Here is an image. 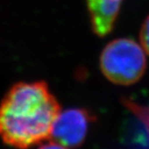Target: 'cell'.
<instances>
[{
  "label": "cell",
  "mask_w": 149,
  "mask_h": 149,
  "mask_svg": "<svg viewBox=\"0 0 149 149\" xmlns=\"http://www.w3.org/2000/svg\"><path fill=\"white\" fill-rule=\"evenodd\" d=\"M93 120V115L86 109H68L58 115L53 123L50 136L68 148H77L86 140Z\"/></svg>",
  "instance_id": "3957f363"
},
{
  "label": "cell",
  "mask_w": 149,
  "mask_h": 149,
  "mask_svg": "<svg viewBox=\"0 0 149 149\" xmlns=\"http://www.w3.org/2000/svg\"><path fill=\"white\" fill-rule=\"evenodd\" d=\"M122 103L125 105V107H127L130 111H132V113L142 123L146 132V136L149 143V107L143 106L130 99H127V98L122 99Z\"/></svg>",
  "instance_id": "5b68a950"
},
{
  "label": "cell",
  "mask_w": 149,
  "mask_h": 149,
  "mask_svg": "<svg viewBox=\"0 0 149 149\" xmlns=\"http://www.w3.org/2000/svg\"><path fill=\"white\" fill-rule=\"evenodd\" d=\"M60 105L44 81L13 86L0 103V137L9 146L27 149L50 137Z\"/></svg>",
  "instance_id": "6da1fadb"
},
{
  "label": "cell",
  "mask_w": 149,
  "mask_h": 149,
  "mask_svg": "<svg viewBox=\"0 0 149 149\" xmlns=\"http://www.w3.org/2000/svg\"><path fill=\"white\" fill-rule=\"evenodd\" d=\"M139 39L143 49L149 55V15L145 19L141 26Z\"/></svg>",
  "instance_id": "8992f818"
},
{
  "label": "cell",
  "mask_w": 149,
  "mask_h": 149,
  "mask_svg": "<svg viewBox=\"0 0 149 149\" xmlns=\"http://www.w3.org/2000/svg\"><path fill=\"white\" fill-rule=\"evenodd\" d=\"M143 48L130 38H119L104 47L100 57V68L110 82L119 86H131L139 81L146 69Z\"/></svg>",
  "instance_id": "7a4b0ae2"
},
{
  "label": "cell",
  "mask_w": 149,
  "mask_h": 149,
  "mask_svg": "<svg viewBox=\"0 0 149 149\" xmlns=\"http://www.w3.org/2000/svg\"><path fill=\"white\" fill-rule=\"evenodd\" d=\"M123 0H86L93 33L104 37L112 31Z\"/></svg>",
  "instance_id": "277c9868"
},
{
  "label": "cell",
  "mask_w": 149,
  "mask_h": 149,
  "mask_svg": "<svg viewBox=\"0 0 149 149\" xmlns=\"http://www.w3.org/2000/svg\"><path fill=\"white\" fill-rule=\"evenodd\" d=\"M38 149H68V147L64 146L57 142H49L40 146Z\"/></svg>",
  "instance_id": "52a82bcc"
}]
</instances>
